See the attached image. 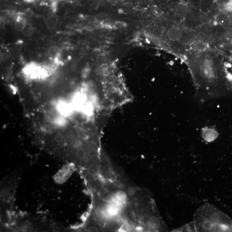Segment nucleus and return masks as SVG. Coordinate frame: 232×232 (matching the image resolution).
Returning <instances> with one entry per match:
<instances>
[{"label": "nucleus", "instance_id": "obj_18", "mask_svg": "<svg viewBox=\"0 0 232 232\" xmlns=\"http://www.w3.org/2000/svg\"><path fill=\"white\" fill-rule=\"evenodd\" d=\"M134 225L132 222L129 221L128 222L126 223V227L129 230H132L134 228Z\"/></svg>", "mask_w": 232, "mask_h": 232}, {"label": "nucleus", "instance_id": "obj_9", "mask_svg": "<svg viewBox=\"0 0 232 232\" xmlns=\"http://www.w3.org/2000/svg\"><path fill=\"white\" fill-rule=\"evenodd\" d=\"M48 53L50 57L55 58L60 55L61 50L58 46H52L49 48Z\"/></svg>", "mask_w": 232, "mask_h": 232}, {"label": "nucleus", "instance_id": "obj_3", "mask_svg": "<svg viewBox=\"0 0 232 232\" xmlns=\"http://www.w3.org/2000/svg\"><path fill=\"white\" fill-rule=\"evenodd\" d=\"M167 36L171 40H177L181 37V32L180 29L177 28H171L167 32Z\"/></svg>", "mask_w": 232, "mask_h": 232}, {"label": "nucleus", "instance_id": "obj_19", "mask_svg": "<svg viewBox=\"0 0 232 232\" xmlns=\"http://www.w3.org/2000/svg\"><path fill=\"white\" fill-rule=\"evenodd\" d=\"M88 232H98L99 231V229L96 226H91L87 229Z\"/></svg>", "mask_w": 232, "mask_h": 232}, {"label": "nucleus", "instance_id": "obj_2", "mask_svg": "<svg viewBox=\"0 0 232 232\" xmlns=\"http://www.w3.org/2000/svg\"><path fill=\"white\" fill-rule=\"evenodd\" d=\"M75 167V165L73 162H69L65 165L54 175V180L59 184L65 183L74 171Z\"/></svg>", "mask_w": 232, "mask_h": 232}, {"label": "nucleus", "instance_id": "obj_14", "mask_svg": "<svg viewBox=\"0 0 232 232\" xmlns=\"http://www.w3.org/2000/svg\"><path fill=\"white\" fill-rule=\"evenodd\" d=\"M63 141L64 144L67 146H71L74 143L73 138L71 136H66L65 138L64 137Z\"/></svg>", "mask_w": 232, "mask_h": 232}, {"label": "nucleus", "instance_id": "obj_10", "mask_svg": "<svg viewBox=\"0 0 232 232\" xmlns=\"http://www.w3.org/2000/svg\"><path fill=\"white\" fill-rule=\"evenodd\" d=\"M119 212V209L118 208V206L116 205H110L107 210V213L110 216H116L118 214Z\"/></svg>", "mask_w": 232, "mask_h": 232}, {"label": "nucleus", "instance_id": "obj_12", "mask_svg": "<svg viewBox=\"0 0 232 232\" xmlns=\"http://www.w3.org/2000/svg\"><path fill=\"white\" fill-rule=\"evenodd\" d=\"M115 198L120 202H124L126 201L127 198V195H126V192L123 191H118L116 193Z\"/></svg>", "mask_w": 232, "mask_h": 232}, {"label": "nucleus", "instance_id": "obj_11", "mask_svg": "<svg viewBox=\"0 0 232 232\" xmlns=\"http://www.w3.org/2000/svg\"><path fill=\"white\" fill-rule=\"evenodd\" d=\"M148 224L151 228L155 229L159 227L160 225V222L158 217L153 216L150 218Z\"/></svg>", "mask_w": 232, "mask_h": 232}, {"label": "nucleus", "instance_id": "obj_15", "mask_svg": "<svg viewBox=\"0 0 232 232\" xmlns=\"http://www.w3.org/2000/svg\"><path fill=\"white\" fill-rule=\"evenodd\" d=\"M64 139V136L61 133H58L55 136L54 140L57 143H60L62 142L63 141Z\"/></svg>", "mask_w": 232, "mask_h": 232}, {"label": "nucleus", "instance_id": "obj_16", "mask_svg": "<svg viewBox=\"0 0 232 232\" xmlns=\"http://www.w3.org/2000/svg\"><path fill=\"white\" fill-rule=\"evenodd\" d=\"M87 169H91L98 174L99 170L98 166L96 165V164H94L90 165L87 167Z\"/></svg>", "mask_w": 232, "mask_h": 232}, {"label": "nucleus", "instance_id": "obj_7", "mask_svg": "<svg viewBox=\"0 0 232 232\" xmlns=\"http://www.w3.org/2000/svg\"><path fill=\"white\" fill-rule=\"evenodd\" d=\"M93 216L95 220L101 221L104 220L105 217V213L102 210L97 209L93 212Z\"/></svg>", "mask_w": 232, "mask_h": 232}, {"label": "nucleus", "instance_id": "obj_6", "mask_svg": "<svg viewBox=\"0 0 232 232\" xmlns=\"http://www.w3.org/2000/svg\"><path fill=\"white\" fill-rule=\"evenodd\" d=\"M26 23L25 19L22 17H19L16 19L14 23V27L16 30L22 32Z\"/></svg>", "mask_w": 232, "mask_h": 232}, {"label": "nucleus", "instance_id": "obj_5", "mask_svg": "<svg viewBox=\"0 0 232 232\" xmlns=\"http://www.w3.org/2000/svg\"><path fill=\"white\" fill-rule=\"evenodd\" d=\"M58 24V19L56 16H49L46 20V25L48 29H54L57 27Z\"/></svg>", "mask_w": 232, "mask_h": 232}, {"label": "nucleus", "instance_id": "obj_4", "mask_svg": "<svg viewBox=\"0 0 232 232\" xmlns=\"http://www.w3.org/2000/svg\"><path fill=\"white\" fill-rule=\"evenodd\" d=\"M59 112L65 116H68L71 112V107L65 102H60L58 105Z\"/></svg>", "mask_w": 232, "mask_h": 232}, {"label": "nucleus", "instance_id": "obj_13", "mask_svg": "<svg viewBox=\"0 0 232 232\" xmlns=\"http://www.w3.org/2000/svg\"><path fill=\"white\" fill-rule=\"evenodd\" d=\"M75 156L77 159H84L86 156V153L84 150L82 149L78 150L76 152Z\"/></svg>", "mask_w": 232, "mask_h": 232}, {"label": "nucleus", "instance_id": "obj_17", "mask_svg": "<svg viewBox=\"0 0 232 232\" xmlns=\"http://www.w3.org/2000/svg\"><path fill=\"white\" fill-rule=\"evenodd\" d=\"M128 193L129 195L130 196H134L136 193V189H135L134 187H129L128 190Z\"/></svg>", "mask_w": 232, "mask_h": 232}, {"label": "nucleus", "instance_id": "obj_1", "mask_svg": "<svg viewBox=\"0 0 232 232\" xmlns=\"http://www.w3.org/2000/svg\"><path fill=\"white\" fill-rule=\"evenodd\" d=\"M188 67L197 95L207 100L232 93V82L222 63L215 54L207 51H196L187 56Z\"/></svg>", "mask_w": 232, "mask_h": 232}, {"label": "nucleus", "instance_id": "obj_8", "mask_svg": "<svg viewBox=\"0 0 232 232\" xmlns=\"http://www.w3.org/2000/svg\"><path fill=\"white\" fill-rule=\"evenodd\" d=\"M33 26L31 24L27 23L22 31V34L25 37H30L33 34Z\"/></svg>", "mask_w": 232, "mask_h": 232}]
</instances>
